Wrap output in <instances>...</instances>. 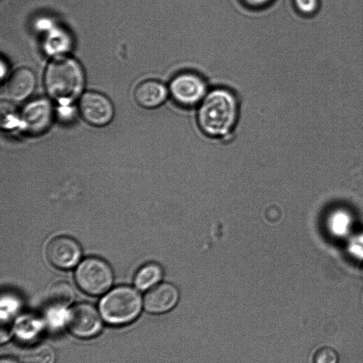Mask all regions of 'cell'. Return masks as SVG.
<instances>
[{"instance_id":"obj_1","label":"cell","mask_w":363,"mask_h":363,"mask_svg":"<svg viewBox=\"0 0 363 363\" xmlns=\"http://www.w3.org/2000/svg\"><path fill=\"white\" fill-rule=\"evenodd\" d=\"M196 121L206 137L220 143L232 137L240 117L236 94L225 86H212L196 108Z\"/></svg>"},{"instance_id":"obj_2","label":"cell","mask_w":363,"mask_h":363,"mask_svg":"<svg viewBox=\"0 0 363 363\" xmlns=\"http://www.w3.org/2000/svg\"><path fill=\"white\" fill-rule=\"evenodd\" d=\"M48 94L60 104H69L82 93L85 76L80 63L69 56H58L47 66L44 75Z\"/></svg>"},{"instance_id":"obj_3","label":"cell","mask_w":363,"mask_h":363,"mask_svg":"<svg viewBox=\"0 0 363 363\" xmlns=\"http://www.w3.org/2000/svg\"><path fill=\"white\" fill-rule=\"evenodd\" d=\"M143 307V299L136 289L128 286H120L102 297L99 311L107 323L122 325L135 320Z\"/></svg>"},{"instance_id":"obj_4","label":"cell","mask_w":363,"mask_h":363,"mask_svg":"<svg viewBox=\"0 0 363 363\" xmlns=\"http://www.w3.org/2000/svg\"><path fill=\"white\" fill-rule=\"evenodd\" d=\"M206 79L193 70H182L169 80L170 100L184 108H196L210 89Z\"/></svg>"},{"instance_id":"obj_5","label":"cell","mask_w":363,"mask_h":363,"mask_svg":"<svg viewBox=\"0 0 363 363\" xmlns=\"http://www.w3.org/2000/svg\"><path fill=\"white\" fill-rule=\"evenodd\" d=\"M74 278L77 286L84 293L99 296L107 292L113 281L110 265L98 257H88L79 263Z\"/></svg>"},{"instance_id":"obj_6","label":"cell","mask_w":363,"mask_h":363,"mask_svg":"<svg viewBox=\"0 0 363 363\" xmlns=\"http://www.w3.org/2000/svg\"><path fill=\"white\" fill-rule=\"evenodd\" d=\"M99 311L89 303H78L66 313L65 323L69 331L79 338H89L98 335L103 325Z\"/></svg>"},{"instance_id":"obj_7","label":"cell","mask_w":363,"mask_h":363,"mask_svg":"<svg viewBox=\"0 0 363 363\" xmlns=\"http://www.w3.org/2000/svg\"><path fill=\"white\" fill-rule=\"evenodd\" d=\"M83 119L94 126H104L113 119L114 108L111 100L104 94L89 91L83 94L79 103Z\"/></svg>"},{"instance_id":"obj_8","label":"cell","mask_w":363,"mask_h":363,"mask_svg":"<svg viewBox=\"0 0 363 363\" xmlns=\"http://www.w3.org/2000/svg\"><path fill=\"white\" fill-rule=\"evenodd\" d=\"M49 262L61 269L74 267L80 260L82 250L79 243L68 236H59L52 239L46 248Z\"/></svg>"},{"instance_id":"obj_9","label":"cell","mask_w":363,"mask_h":363,"mask_svg":"<svg viewBox=\"0 0 363 363\" xmlns=\"http://www.w3.org/2000/svg\"><path fill=\"white\" fill-rule=\"evenodd\" d=\"M179 300V291L173 284L160 282L145 293L143 308L152 314H162L172 310Z\"/></svg>"},{"instance_id":"obj_10","label":"cell","mask_w":363,"mask_h":363,"mask_svg":"<svg viewBox=\"0 0 363 363\" xmlns=\"http://www.w3.org/2000/svg\"><path fill=\"white\" fill-rule=\"evenodd\" d=\"M52 117L50 104L45 99L35 100L28 104L23 111V128L30 134H40L49 127Z\"/></svg>"},{"instance_id":"obj_11","label":"cell","mask_w":363,"mask_h":363,"mask_svg":"<svg viewBox=\"0 0 363 363\" xmlns=\"http://www.w3.org/2000/svg\"><path fill=\"white\" fill-rule=\"evenodd\" d=\"M169 96L168 86L163 82L149 79L140 82L135 89L137 104L145 108H156L163 105Z\"/></svg>"},{"instance_id":"obj_12","label":"cell","mask_w":363,"mask_h":363,"mask_svg":"<svg viewBox=\"0 0 363 363\" xmlns=\"http://www.w3.org/2000/svg\"><path fill=\"white\" fill-rule=\"evenodd\" d=\"M36 77L33 72L27 67H21L14 71L7 80L4 94L8 99L22 101L33 92Z\"/></svg>"},{"instance_id":"obj_13","label":"cell","mask_w":363,"mask_h":363,"mask_svg":"<svg viewBox=\"0 0 363 363\" xmlns=\"http://www.w3.org/2000/svg\"><path fill=\"white\" fill-rule=\"evenodd\" d=\"M74 291L66 281H59L52 283L45 294L46 302L52 309L65 311L73 301Z\"/></svg>"},{"instance_id":"obj_14","label":"cell","mask_w":363,"mask_h":363,"mask_svg":"<svg viewBox=\"0 0 363 363\" xmlns=\"http://www.w3.org/2000/svg\"><path fill=\"white\" fill-rule=\"evenodd\" d=\"M162 277L163 269L159 264L147 263L137 272L134 284L140 291H147L160 283Z\"/></svg>"},{"instance_id":"obj_15","label":"cell","mask_w":363,"mask_h":363,"mask_svg":"<svg viewBox=\"0 0 363 363\" xmlns=\"http://www.w3.org/2000/svg\"><path fill=\"white\" fill-rule=\"evenodd\" d=\"M55 352L48 344L30 346L22 351L19 357L20 363H54Z\"/></svg>"},{"instance_id":"obj_16","label":"cell","mask_w":363,"mask_h":363,"mask_svg":"<svg viewBox=\"0 0 363 363\" xmlns=\"http://www.w3.org/2000/svg\"><path fill=\"white\" fill-rule=\"evenodd\" d=\"M294 11L303 17L316 14L320 9V0H291Z\"/></svg>"},{"instance_id":"obj_17","label":"cell","mask_w":363,"mask_h":363,"mask_svg":"<svg viewBox=\"0 0 363 363\" xmlns=\"http://www.w3.org/2000/svg\"><path fill=\"white\" fill-rule=\"evenodd\" d=\"M313 361L314 363H337L338 356L334 350L325 347L317 351Z\"/></svg>"},{"instance_id":"obj_18","label":"cell","mask_w":363,"mask_h":363,"mask_svg":"<svg viewBox=\"0 0 363 363\" xmlns=\"http://www.w3.org/2000/svg\"><path fill=\"white\" fill-rule=\"evenodd\" d=\"M246 8L251 10H262L271 6L275 0H239Z\"/></svg>"},{"instance_id":"obj_19","label":"cell","mask_w":363,"mask_h":363,"mask_svg":"<svg viewBox=\"0 0 363 363\" xmlns=\"http://www.w3.org/2000/svg\"><path fill=\"white\" fill-rule=\"evenodd\" d=\"M1 363H17L14 360L9 358H2Z\"/></svg>"}]
</instances>
